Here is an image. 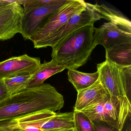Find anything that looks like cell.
Wrapping results in <instances>:
<instances>
[{
	"instance_id": "1",
	"label": "cell",
	"mask_w": 131,
	"mask_h": 131,
	"mask_svg": "<svg viewBox=\"0 0 131 131\" xmlns=\"http://www.w3.org/2000/svg\"><path fill=\"white\" fill-rule=\"evenodd\" d=\"M64 105L63 95L50 84L44 83L39 87L26 89L0 102V122L43 111H59Z\"/></svg>"
},
{
	"instance_id": "2",
	"label": "cell",
	"mask_w": 131,
	"mask_h": 131,
	"mask_svg": "<svg viewBox=\"0 0 131 131\" xmlns=\"http://www.w3.org/2000/svg\"><path fill=\"white\" fill-rule=\"evenodd\" d=\"M94 32V25H90L68 35L52 47V60L68 70H77L82 66L96 47Z\"/></svg>"
},
{
	"instance_id": "3",
	"label": "cell",
	"mask_w": 131,
	"mask_h": 131,
	"mask_svg": "<svg viewBox=\"0 0 131 131\" xmlns=\"http://www.w3.org/2000/svg\"><path fill=\"white\" fill-rule=\"evenodd\" d=\"M96 9L104 19L109 20L99 28L94 27L95 46H103L106 51L121 44L131 43V23L119 12L103 4H96Z\"/></svg>"
},
{
	"instance_id": "4",
	"label": "cell",
	"mask_w": 131,
	"mask_h": 131,
	"mask_svg": "<svg viewBox=\"0 0 131 131\" xmlns=\"http://www.w3.org/2000/svg\"><path fill=\"white\" fill-rule=\"evenodd\" d=\"M80 111L92 121L105 122L122 129L131 116V101L126 96L116 97L108 93L99 102Z\"/></svg>"
},
{
	"instance_id": "5",
	"label": "cell",
	"mask_w": 131,
	"mask_h": 131,
	"mask_svg": "<svg viewBox=\"0 0 131 131\" xmlns=\"http://www.w3.org/2000/svg\"><path fill=\"white\" fill-rule=\"evenodd\" d=\"M104 17L99 13L95 5L87 3L86 8L74 14L62 26L54 33L40 43L36 49L53 47L59 41L68 35L86 26L94 25V23Z\"/></svg>"
},
{
	"instance_id": "6",
	"label": "cell",
	"mask_w": 131,
	"mask_h": 131,
	"mask_svg": "<svg viewBox=\"0 0 131 131\" xmlns=\"http://www.w3.org/2000/svg\"><path fill=\"white\" fill-rule=\"evenodd\" d=\"M87 3L82 0H70L53 14L43 27L30 38L34 48L46 38L57 31L74 14L86 8Z\"/></svg>"
},
{
	"instance_id": "7",
	"label": "cell",
	"mask_w": 131,
	"mask_h": 131,
	"mask_svg": "<svg viewBox=\"0 0 131 131\" xmlns=\"http://www.w3.org/2000/svg\"><path fill=\"white\" fill-rule=\"evenodd\" d=\"M70 0H62L58 3L24 10L20 24V34L25 40L42 29L50 16Z\"/></svg>"
},
{
	"instance_id": "8",
	"label": "cell",
	"mask_w": 131,
	"mask_h": 131,
	"mask_svg": "<svg viewBox=\"0 0 131 131\" xmlns=\"http://www.w3.org/2000/svg\"><path fill=\"white\" fill-rule=\"evenodd\" d=\"M39 58L24 54L0 62V79L17 76L32 75L41 65Z\"/></svg>"
},
{
	"instance_id": "9",
	"label": "cell",
	"mask_w": 131,
	"mask_h": 131,
	"mask_svg": "<svg viewBox=\"0 0 131 131\" xmlns=\"http://www.w3.org/2000/svg\"><path fill=\"white\" fill-rule=\"evenodd\" d=\"M24 8L16 1L0 9V40L4 41L20 34V24Z\"/></svg>"
},
{
	"instance_id": "10",
	"label": "cell",
	"mask_w": 131,
	"mask_h": 131,
	"mask_svg": "<svg viewBox=\"0 0 131 131\" xmlns=\"http://www.w3.org/2000/svg\"><path fill=\"white\" fill-rule=\"evenodd\" d=\"M97 69L100 81L110 95L116 97L126 96L121 81L118 67L106 60L97 64Z\"/></svg>"
},
{
	"instance_id": "11",
	"label": "cell",
	"mask_w": 131,
	"mask_h": 131,
	"mask_svg": "<svg viewBox=\"0 0 131 131\" xmlns=\"http://www.w3.org/2000/svg\"><path fill=\"white\" fill-rule=\"evenodd\" d=\"M77 93L74 111H81L99 102L108 93L99 79L92 85Z\"/></svg>"
},
{
	"instance_id": "12",
	"label": "cell",
	"mask_w": 131,
	"mask_h": 131,
	"mask_svg": "<svg viewBox=\"0 0 131 131\" xmlns=\"http://www.w3.org/2000/svg\"><path fill=\"white\" fill-rule=\"evenodd\" d=\"M66 69L65 66L59 65L52 60L50 62L45 61L39 69L31 75L27 89L39 87L44 84L45 80L52 76L62 72Z\"/></svg>"
},
{
	"instance_id": "13",
	"label": "cell",
	"mask_w": 131,
	"mask_h": 131,
	"mask_svg": "<svg viewBox=\"0 0 131 131\" xmlns=\"http://www.w3.org/2000/svg\"><path fill=\"white\" fill-rule=\"evenodd\" d=\"M106 60L119 67L131 66V43L116 46L106 51Z\"/></svg>"
},
{
	"instance_id": "14",
	"label": "cell",
	"mask_w": 131,
	"mask_h": 131,
	"mask_svg": "<svg viewBox=\"0 0 131 131\" xmlns=\"http://www.w3.org/2000/svg\"><path fill=\"white\" fill-rule=\"evenodd\" d=\"M75 129L74 112L56 113L41 127L43 131Z\"/></svg>"
},
{
	"instance_id": "15",
	"label": "cell",
	"mask_w": 131,
	"mask_h": 131,
	"mask_svg": "<svg viewBox=\"0 0 131 131\" xmlns=\"http://www.w3.org/2000/svg\"><path fill=\"white\" fill-rule=\"evenodd\" d=\"M68 80L77 92L92 85L99 79L98 71L93 73H86L77 70H69Z\"/></svg>"
},
{
	"instance_id": "16",
	"label": "cell",
	"mask_w": 131,
	"mask_h": 131,
	"mask_svg": "<svg viewBox=\"0 0 131 131\" xmlns=\"http://www.w3.org/2000/svg\"><path fill=\"white\" fill-rule=\"evenodd\" d=\"M31 75H32L17 76L3 79L10 96L26 89Z\"/></svg>"
},
{
	"instance_id": "17",
	"label": "cell",
	"mask_w": 131,
	"mask_h": 131,
	"mask_svg": "<svg viewBox=\"0 0 131 131\" xmlns=\"http://www.w3.org/2000/svg\"><path fill=\"white\" fill-rule=\"evenodd\" d=\"M75 131H95L92 122L83 113L74 111Z\"/></svg>"
},
{
	"instance_id": "18",
	"label": "cell",
	"mask_w": 131,
	"mask_h": 131,
	"mask_svg": "<svg viewBox=\"0 0 131 131\" xmlns=\"http://www.w3.org/2000/svg\"><path fill=\"white\" fill-rule=\"evenodd\" d=\"M119 68L120 78L126 96L131 101V66Z\"/></svg>"
},
{
	"instance_id": "19",
	"label": "cell",
	"mask_w": 131,
	"mask_h": 131,
	"mask_svg": "<svg viewBox=\"0 0 131 131\" xmlns=\"http://www.w3.org/2000/svg\"><path fill=\"white\" fill-rule=\"evenodd\" d=\"M23 6L24 10L31 9L36 7L58 3L62 0H16Z\"/></svg>"
},
{
	"instance_id": "20",
	"label": "cell",
	"mask_w": 131,
	"mask_h": 131,
	"mask_svg": "<svg viewBox=\"0 0 131 131\" xmlns=\"http://www.w3.org/2000/svg\"><path fill=\"white\" fill-rule=\"evenodd\" d=\"M95 131H121L116 127L107 123L100 121H92Z\"/></svg>"
},
{
	"instance_id": "21",
	"label": "cell",
	"mask_w": 131,
	"mask_h": 131,
	"mask_svg": "<svg viewBox=\"0 0 131 131\" xmlns=\"http://www.w3.org/2000/svg\"><path fill=\"white\" fill-rule=\"evenodd\" d=\"M10 96L6 85L3 80L0 79V102Z\"/></svg>"
},
{
	"instance_id": "22",
	"label": "cell",
	"mask_w": 131,
	"mask_h": 131,
	"mask_svg": "<svg viewBox=\"0 0 131 131\" xmlns=\"http://www.w3.org/2000/svg\"><path fill=\"white\" fill-rule=\"evenodd\" d=\"M15 2V0H0V9L4 8Z\"/></svg>"
},
{
	"instance_id": "23",
	"label": "cell",
	"mask_w": 131,
	"mask_h": 131,
	"mask_svg": "<svg viewBox=\"0 0 131 131\" xmlns=\"http://www.w3.org/2000/svg\"><path fill=\"white\" fill-rule=\"evenodd\" d=\"M47 131H75V129H59V130H49Z\"/></svg>"
},
{
	"instance_id": "24",
	"label": "cell",
	"mask_w": 131,
	"mask_h": 131,
	"mask_svg": "<svg viewBox=\"0 0 131 131\" xmlns=\"http://www.w3.org/2000/svg\"><path fill=\"white\" fill-rule=\"evenodd\" d=\"M23 131V130H20V131Z\"/></svg>"
},
{
	"instance_id": "25",
	"label": "cell",
	"mask_w": 131,
	"mask_h": 131,
	"mask_svg": "<svg viewBox=\"0 0 131 131\" xmlns=\"http://www.w3.org/2000/svg\"><path fill=\"white\" fill-rule=\"evenodd\" d=\"M0 131H3V130H0Z\"/></svg>"
}]
</instances>
